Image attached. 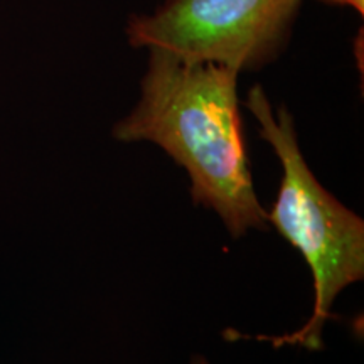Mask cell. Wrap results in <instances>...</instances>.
I'll use <instances>...</instances> for the list:
<instances>
[{"label":"cell","instance_id":"1","mask_svg":"<svg viewBox=\"0 0 364 364\" xmlns=\"http://www.w3.org/2000/svg\"><path fill=\"white\" fill-rule=\"evenodd\" d=\"M238 75L150 49L139 102L113 127L117 140L156 144L188 172L196 206L213 209L233 238L268 230L241 127Z\"/></svg>","mask_w":364,"mask_h":364},{"label":"cell","instance_id":"5","mask_svg":"<svg viewBox=\"0 0 364 364\" xmlns=\"http://www.w3.org/2000/svg\"><path fill=\"white\" fill-rule=\"evenodd\" d=\"M189 364H211V363H209V359L201 356V354H194V356L191 358Z\"/></svg>","mask_w":364,"mask_h":364},{"label":"cell","instance_id":"4","mask_svg":"<svg viewBox=\"0 0 364 364\" xmlns=\"http://www.w3.org/2000/svg\"><path fill=\"white\" fill-rule=\"evenodd\" d=\"M321 2L326 4H332V6H346L351 7L356 11L358 14L364 12V0H321Z\"/></svg>","mask_w":364,"mask_h":364},{"label":"cell","instance_id":"3","mask_svg":"<svg viewBox=\"0 0 364 364\" xmlns=\"http://www.w3.org/2000/svg\"><path fill=\"white\" fill-rule=\"evenodd\" d=\"M302 0H166L154 12L132 14V48L157 49L186 61L257 71L285 49Z\"/></svg>","mask_w":364,"mask_h":364},{"label":"cell","instance_id":"2","mask_svg":"<svg viewBox=\"0 0 364 364\" xmlns=\"http://www.w3.org/2000/svg\"><path fill=\"white\" fill-rule=\"evenodd\" d=\"M245 107L284 171L267 221L299 250L314 280V309L306 324L290 334L258 339L272 341L275 348L299 346L321 351L322 331L336 299L364 277V221L314 176L300 150L292 113L285 107L273 110L265 90L258 85L250 90Z\"/></svg>","mask_w":364,"mask_h":364}]
</instances>
